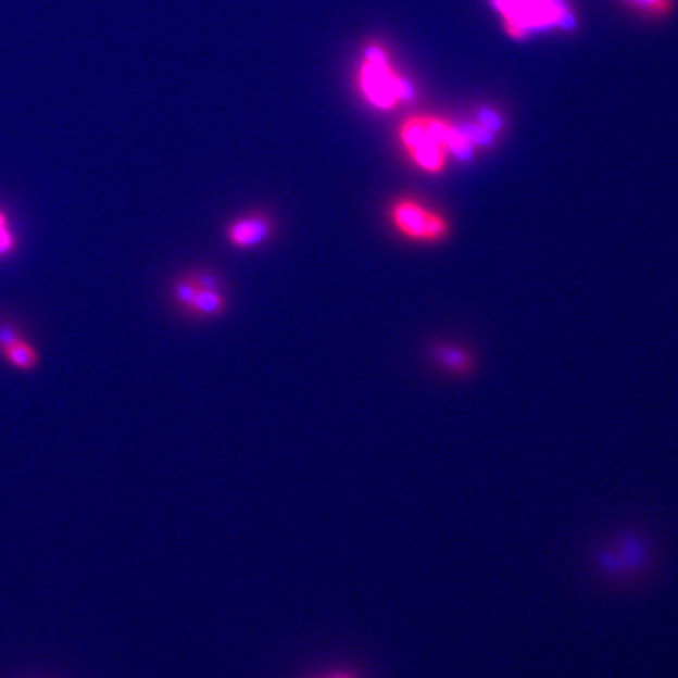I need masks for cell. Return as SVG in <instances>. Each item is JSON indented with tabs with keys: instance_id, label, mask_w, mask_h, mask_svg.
Listing matches in <instances>:
<instances>
[{
	"instance_id": "1",
	"label": "cell",
	"mask_w": 678,
	"mask_h": 678,
	"mask_svg": "<svg viewBox=\"0 0 678 678\" xmlns=\"http://www.w3.org/2000/svg\"><path fill=\"white\" fill-rule=\"evenodd\" d=\"M655 564V543L638 528L614 531L592 553L593 572L613 588L639 585L652 574Z\"/></svg>"
},
{
	"instance_id": "2",
	"label": "cell",
	"mask_w": 678,
	"mask_h": 678,
	"mask_svg": "<svg viewBox=\"0 0 678 678\" xmlns=\"http://www.w3.org/2000/svg\"><path fill=\"white\" fill-rule=\"evenodd\" d=\"M503 17L504 30L515 40L529 37L532 32L567 27L570 10L565 0H492Z\"/></svg>"
},
{
	"instance_id": "3",
	"label": "cell",
	"mask_w": 678,
	"mask_h": 678,
	"mask_svg": "<svg viewBox=\"0 0 678 678\" xmlns=\"http://www.w3.org/2000/svg\"><path fill=\"white\" fill-rule=\"evenodd\" d=\"M367 56L369 63L363 73V90L373 104L380 109H391L399 101L413 98L412 87L391 74L380 51L373 49Z\"/></svg>"
},
{
	"instance_id": "4",
	"label": "cell",
	"mask_w": 678,
	"mask_h": 678,
	"mask_svg": "<svg viewBox=\"0 0 678 678\" xmlns=\"http://www.w3.org/2000/svg\"><path fill=\"white\" fill-rule=\"evenodd\" d=\"M395 228L416 240H440L448 235V224L440 214L412 200H401L391 208Z\"/></svg>"
},
{
	"instance_id": "5",
	"label": "cell",
	"mask_w": 678,
	"mask_h": 678,
	"mask_svg": "<svg viewBox=\"0 0 678 678\" xmlns=\"http://www.w3.org/2000/svg\"><path fill=\"white\" fill-rule=\"evenodd\" d=\"M0 360L16 373L30 374L40 369V349L12 321L0 319Z\"/></svg>"
},
{
	"instance_id": "6",
	"label": "cell",
	"mask_w": 678,
	"mask_h": 678,
	"mask_svg": "<svg viewBox=\"0 0 678 678\" xmlns=\"http://www.w3.org/2000/svg\"><path fill=\"white\" fill-rule=\"evenodd\" d=\"M268 233H271V224L267 218L263 215H253V217L242 218L233 224L228 229V238L236 247L249 249L266 240Z\"/></svg>"
},
{
	"instance_id": "7",
	"label": "cell",
	"mask_w": 678,
	"mask_h": 678,
	"mask_svg": "<svg viewBox=\"0 0 678 678\" xmlns=\"http://www.w3.org/2000/svg\"><path fill=\"white\" fill-rule=\"evenodd\" d=\"M20 250V236L14 228L12 215L0 206V263L12 260Z\"/></svg>"
},
{
	"instance_id": "8",
	"label": "cell",
	"mask_w": 678,
	"mask_h": 678,
	"mask_svg": "<svg viewBox=\"0 0 678 678\" xmlns=\"http://www.w3.org/2000/svg\"><path fill=\"white\" fill-rule=\"evenodd\" d=\"M224 309V297L218 294L215 288H204V286L200 285L190 311H196V313L203 314V316H212V314L221 313Z\"/></svg>"
},
{
	"instance_id": "9",
	"label": "cell",
	"mask_w": 678,
	"mask_h": 678,
	"mask_svg": "<svg viewBox=\"0 0 678 678\" xmlns=\"http://www.w3.org/2000/svg\"><path fill=\"white\" fill-rule=\"evenodd\" d=\"M631 9L653 17L669 16L676 9V0H627Z\"/></svg>"
},
{
	"instance_id": "10",
	"label": "cell",
	"mask_w": 678,
	"mask_h": 678,
	"mask_svg": "<svg viewBox=\"0 0 678 678\" xmlns=\"http://www.w3.org/2000/svg\"><path fill=\"white\" fill-rule=\"evenodd\" d=\"M438 356H440V362L443 363V366L450 367L455 373H464L469 367L468 355L461 349L443 348L440 349Z\"/></svg>"
},
{
	"instance_id": "11",
	"label": "cell",
	"mask_w": 678,
	"mask_h": 678,
	"mask_svg": "<svg viewBox=\"0 0 678 678\" xmlns=\"http://www.w3.org/2000/svg\"><path fill=\"white\" fill-rule=\"evenodd\" d=\"M198 289H200V282L197 280H186L178 282L176 286V299L181 305L186 306V309L190 310L192 306L193 299H196Z\"/></svg>"
},
{
	"instance_id": "12",
	"label": "cell",
	"mask_w": 678,
	"mask_h": 678,
	"mask_svg": "<svg viewBox=\"0 0 678 678\" xmlns=\"http://www.w3.org/2000/svg\"><path fill=\"white\" fill-rule=\"evenodd\" d=\"M327 678H353V677L351 676V674L337 673V674H331V676H328Z\"/></svg>"
}]
</instances>
